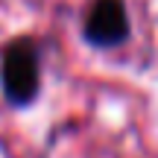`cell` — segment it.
<instances>
[{"label":"cell","instance_id":"cell-1","mask_svg":"<svg viewBox=\"0 0 158 158\" xmlns=\"http://www.w3.org/2000/svg\"><path fill=\"white\" fill-rule=\"evenodd\" d=\"M44 88V41L32 32L12 35L0 47V94L15 111L35 106Z\"/></svg>","mask_w":158,"mask_h":158},{"label":"cell","instance_id":"cell-2","mask_svg":"<svg viewBox=\"0 0 158 158\" xmlns=\"http://www.w3.org/2000/svg\"><path fill=\"white\" fill-rule=\"evenodd\" d=\"M82 44L91 50H120L132 41V18L126 0H91L79 23Z\"/></svg>","mask_w":158,"mask_h":158}]
</instances>
